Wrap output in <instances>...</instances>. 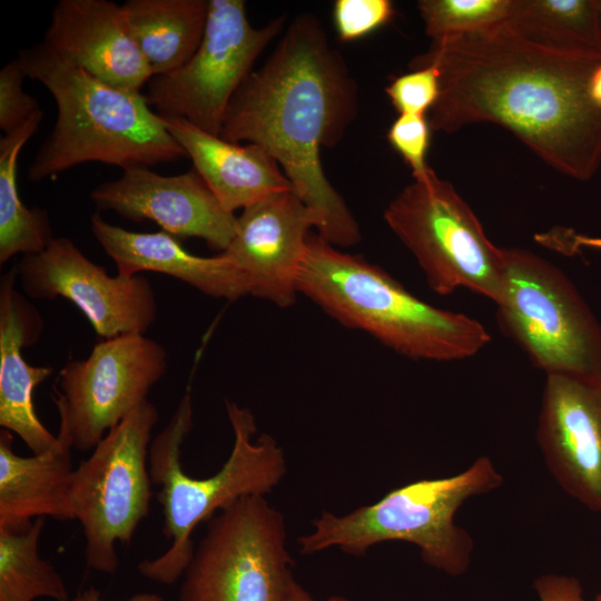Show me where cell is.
Instances as JSON below:
<instances>
[{"label": "cell", "instance_id": "3957f363", "mask_svg": "<svg viewBox=\"0 0 601 601\" xmlns=\"http://www.w3.org/2000/svg\"><path fill=\"white\" fill-rule=\"evenodd\" d=\"M18 58L27 78L42 83L57 106L55 126L29 166V180L55 178L90 161L124 170L187 157L140 91L110 86L42 42Z\"/></svg>", "mask_w": 601, "mask_h": 601}, {"label": "cell", "instance_id": "d6a6232c", "mask_svg": "<svg viewBox=\"0 0 601 601\" xmlns=\"http://www.w3.org/2000/svg\"><path fill=\"white\" fill-rule=\"evenodd\" d=\"M285 601H315L313 597L293 578L286 591ZM327 601H349L344 597L333 595Z\"/></svg>", "mask_w": 601, "mask_h": 601}, {"label": "cell", "instance_id": "2e32d148", "mask_svg": "<svg viewBox=\"0 0 601 601\" xmlns=\"http://www.w3.org/2000/svg\"><path fill=\"white\" fill-rule=\"evenodd\" d=\"M312 213L294 189L273 194L243 209L236 234L221 254L246 277L249 295L287 308L296 299Z\"/></svg>", "mask_w": 601, "mask_h": 601}, {"label": "cell", "instance_id": "4dcf8cb0", "mask_svg": "<svg viewBox=\"0 0 601 601\" xmlns=\"http://www.w3.org/2000/svg\"><path fill=\"white\" fill-rule=\"evenodd\" d=\"M540 601H585L578 579L562 574H544L534 580Z\"/></svg>", "mask_w": 601, "mask_h": 601}, {"label": "cell", "instance_id": "9a60e30c", "mask_svg": "<svg viewBox=\"0 0 601 601\" xmlns=\"http://www.w3.org/2000/svg\"><path fill=\"white\" fill-rule=\"evenodd\" d=\"M90 197L100 211L136 223L154 221L177 238H200L220 253L236 234L237 217L221 206L194 168L170 176L148 167L127 168L118 179L98 185Z\"/></svg>", "mask_w": 601, "mask_h": 601}, {"label": "cell", "instance_id": "44dd1931", "mask_svg": "<svg viewBox=\"0 0 601 601\" xmlns=\"http://www.w3.org/2000/svg\"><path fill=\"white\" fill-rule=\"evenodd\" d=\"M72 443L59 424L56 444L49 450L20 456L13 435L0 432V529L18 531L38 518L72 520L69 487L73 472Z\"/></svg>", "mask_w": 601, "mask_h": 601}, {"label": "cell", "instance_id": "484cf974", "mask_svg": "<svg viewBox=\"0 0 601 601\" xmlns=\"http://www.w3.org/2000/svg\"><path fill=\"white\" fill-rule=\"evenodd\" d=\"M513 0H421L417 8L433 40L484 29L509 19Z\"/></svg>", "mask_w": 601, "mask_h": 601}, {"label": "cell", "instance_id": "cb8c5ba5", "mask_svg": "<svg viewBox=\"0 0 601 601\" xmlns=\"http://www.w3.org/2000/svg\"><path fill=\"white\" fill-rule=\"evenodd\" d=\"M508 21L554 47L601 57L597 0H513Z\"/></svg>", "mask_w": 601, "mask_h": 601}, {"label": "cell", "instance_id": "f1b7e54d", "mask_svg": "<svg viewBox=\"0 0 601 601\" xmlns=\"http://www.w3.org/2000/svg\"><path fill=\"white\" fill-rule=\"evenodd\" d=\"M395 14L390 0H336L333 22L339 39L355 41L390 22Z\"/></svg>", "mask_w": 601, "mask_h": 601}, {"label": "cell", "instance_id": "6da1fadb", "mask_svg": "<svg viewBox=\"0 0 601 601\" xmlns=\"http://www.w3.org/2000/svg\"><path fill=\"white\" fill-rule=\"evenodd\" d=\"M599 63L601 57L554 47L505 20L433 40L410 68L440 73L431 129L499 125L559 173L585 181L601 166V108L589 91Z\"/></svg>", "mask_w": 601, "mask_h": 601}, {"label": "cell", "instance_id": "e0dca14e", "mask_svg": "<svg viewBox=\"0 0 601 601\" xmlns=\"http://www.w3.org/2000/svg\"><path fill=\"white\" fill-rule=\"evenodd\" d=\"M42 43L117 88L140 91L154 77L114 1H58Z\"/></svg>", "mask_w": 601, "mask_h": 601}, {"label": "cell", "instance_id": "4fadbf2b", "mask_svg": "<svg viewBox=\"0 0 601 601\" xmlns=\"http://www.w3.org/2000/svg\"><path fill=\"white\" fill-rule=\"evenodd\" d=\"M14 268L28 298L70 300L102 339L145 334L157 319L156 293L146 276H111L68 237L22 255Z\"/></svg>", "mask_w": 601, "mask_h": 601}, {"label": "cell", "instance_id": "ffe728a7", "mask_svg": "<svg viewBox=\"0 0 601 601\" xmlns=\"http://www.w3.org/2000/svg\"><path fill=\"white\" fill-rule=\"evenodd\" d=\"M221 206L234 214L259 200L294 189L275 158L255 144L239 145L183 119H164Z\"/></svg>", "mask_w": 601, "mask_h": 601}, {"label": "cell", "instance_id": "ba28073f", "mask_svg": "<svg viewBox=\"0 0 601 601\" xmlns=\"http://www.w3.org/2000/svg\"><path fill=\"white\" fill-rule=\"evenodd\" d=\"M158 417L157 407L145 401L112 427L72 472L70 511L82 528L85 560L92 571L114 573L119 564L116 544L129 545L149 514L148 453Z\"/></svg>", "mask_w": 601, "mask_h": 601}, {"label": "cell", "instance_id": "d6986e66", "mask_svg": "<svg viewBox=\"0 0 601 601\" xmlns=\"http://www.w3.org/2000/svg\"><path fill=\"white\" fill-rule=\"evenodd\" d=\"M90 230L115 262L119 275L132 277L142 272L165 274L207 296L227 300L249 295L246 277L221 253L213 257L198 256L164 230L131 231L106 221L99 213L91 216Z\"/></svg>", "mask_w": 601, "mask_h": 601}, {"label": "cell", "instance_id": "7402d4cb", "mask_svg": "<svg viewBox=\"0 0 601 601\" xmlns=\"http://www.w3.org/2000/svg\"><path fill=\"white\" fill-rule=\"evenodd\" d=\"M121 8L154 76L184 66L203 40L208 0H128Z\"/></svg>", "mask_w": 601, "mask_h": 601}, {"label": "cell", "instance_id": "4316f807", "mask_svg": "<svg viewBox=\"0 0 601 601\" xmlns=\"http://www.w3.org/2000/svg\"><path fill=\"white\" fill-rule=\"evenodd\" d=\"M440 73L425 66L391 80L385 92L398 115L426 116L440 97Z\"/></svg>", "mask_w": 601, "mask_h": 601}, {"label": "cell", "instance_id": "ac0fdd59", "mask_svg": "<svg viewBox=\"0 0 601 601\" xmlns=\"http://www.w3.org/2000/svg\"><path fill=\"white\" fill-rule=\"evenodd\" d=\"M17 282L16 268L0 278V426L18 435L32 454H39L57 442L33 404L36 387L52 374V367L30 365L22 355L24 347L40 338L43 321Z\"/></svg>", "mask_w": 601, "mask_h": 601}, {"label": "cell", "instance_id": "7a4b0ae2", "mask_svg": "<svg viewBox=\"0 0 601 601\" xmlns=\"http://www.w3.org/2000/svg\"><path fill=\"white\" fill-rule=\"evenodd\" d=\"M357 87L317 17L298 14L280 41L235 92L219 137L268 151L333 246L361 240L359 226L322 167L321 148L335 147L357 112Z\"/></svg>", "mask_w": 601, "mask_h": 601}, {"label": "cell", "instance_id": "603a6c76", "mask_svg": "<svg viewBox=\"0 0 601 601\" xmlns=\"http://www.w3.org/2000/svg\"><path fill=\"white\" fill-rule=\"evenodd\" d=\"M43 111L0 139V264L16 255L43 250L55 238L49 213L27 207L18 190V158L26 142L38 130Z\"/></svg>", "mask_w": 601, "mask_h": 601}, {"label": "cell", "instance_id": "5bb4252c", "mask_svg": "<svg viewBox=\"0 0 601 601\" xmlns=\"http://www.w3.org/2000/svg\"><path fill=\"white\" fill-rule=\"evenodd\" d=\"M536 440L561 489L601 513V377L548 374Z\"/></svg>", "mask_w": 601, "mask_h": 601}, {"label": "cell", "instance_id": "e575fe53", "mask_svg": "<svg viewBox=\"0 0 601 601\" xmlns=\"http://www.w3.org/2000/svg\"><path fill=\"white\" fill-rule=\"evenodd\" d=\"M597 4H598L599 19L601 23V0H597Z\"/></svg>", "mask_w": 601, "mask_h": 601}, {"label": "cell", "instance_id": "836d02e7", "mask_svg": "<svg viewBox=\"0 0 601 601\" xmlns=\"http://www.w3.org/2000/svg\"><path fill=\"white\" fill-rule=\"evenodd\" d=\"M589 91L591 99L601 108V63L597 66L591 75Z\"/></svg>", "mask_w": 601, "mask_h": 601}, {"label": "cell", "instance_id": "7c38bea8", "mask_svg": "<svg viewBox=\"0 0 601 601\" xmlns=\"http://www.w3.org/2000/svg\"><path fill=\"white\" fill-rule=\"evenodd\" d=\"M167 367L166 348L145 334L104 338L86 358L66 363L53 387V402L72 447L93 450L148 400Z\"/></svg>", "mask_w": 601, "mask_h": 601}, {"label": "cell", "instance_id": "277c9868", "mask_svg": "<svg viewBox=\"0 0 601 601\" xmlns=\"http://www.w3.org/2000/svg\"><path fill=\"white\" fill-rule=\"evenodd\" d=\"M296 288L345 327L412 359H465L491 339L475 318L427 304L381 267L318 234L308 235Z\"/></svg>", "mask_w": 601, "mask_h": 601}, {"label": "cell", "instance_id": "f546056e", "mask_svg": "<svg viewBox=\"0 0 601 601\" xmlns=\"http://www.w3.org/2000/svg\"><path fill=\"white\" fill-rule=\"evenodd\" d=\"M26 78L18 57L0 70V128L4 135L21 127L41 110L37 99L23 90Z\"/></svg>", "mask_w": 601, "mask_h": 601}, {"label": "cell", "instance_id": "1f68e13d", "mask_svg": "<svg viewBox=\"0 0 601 601\" xmlns=\"http://www.w3.org/2000/svg\"><path fill=\"white\" fill-rule=\"evenodd\" d=\"M71 601H104L101 598L100 592L93 588L90 587L82 592H80L78 595H76ZM125 601H162V599L156 594V593H137L132 597L128 598Z\"/></svg>", "mask_w": 601, "mask_h": 601}, {"label": "cell", "instance_id": "8992f818", "mask_svg": "<svg viewBox=\"0 0 601 601\" xmlns=\"http://www.w3.org/2000/svg\"><path fill=\"white\" fill-rule=\"evenodd\" d=\"M502 483L493 462L481 456L463 472L412 482L351 513L324 511L313 521V531L298 538L299 551L308 555L337 546L361 556L377 543L404 541L418 546L430 566L459 577L470 566L474 543L471 534L455 524V513L470 497L496 490Z\"/></svg>", "mask_w": 601, "mask_h": 601}, {"label": "cell", "instance_id": "d590c367", "mask_svg": "<svg viewBox=\"0 0 601 601\" xmlns=\"http://www.w3.org/2000/svg\"><path fill=\"white\" fill-rule=\"evenodd\" d=\"M594 601H601V594H599V595L594 599Z\"/></svg>", "mask_w": 601, "mask_h": 601}, {"label": "cell", "instance_id": "52a82bcc", "mask_svg": "<svg viewBox=\"0 0 601 601\" xmlns=\"http://www.w3.org/2000/svg\"><path fill=\"white\" fill-rule=\"evenodd\" d=\"M496 322L548 374L601 377V323L570 278L522 248H502Z\"/></svg>", "mask_w": 601, "mask_h": 601}, {"label": "cell", "instance_id": "9c48e42d", "mask_svg": "<svg viewBox=\"0 0 601 601\" xmlns=\"http://www.w3.org/2000/svg\"><path fill=\"white\" fill-rule=\"evenodd\" d=\"M384 219L434 293L445 296L464 287L495 303L503 280L502 248L486 237L452 184L435 173L414 180L390 201Z\"/></svg>", "mask_w": 601, "mask_h": 601}, {"label": "cell", "instance_id": "5b68a950", "mask_svg": "<svg viewBox=\"0 0 601 601\" xmlns=\"http://www.w3.org/2000/svg\"><path fill=\"white\" fill-rule=\"evenodd\" d=\"M234 433L229 457L208 477L189 476L181 465L183 445L194 423L190 390L181 397L168 424L150 442L148 466L151 483L162 509V534L170 546L138 565L139 573L154 582L170 585L184 575L194 555L191 535L196 526L237 500L270 492L286 473L282 447L268 434L256 440V420L252 411L225 401Z\"/></svg>", "mask_w": 601, "mask_h": 601}, {"label": "cell", "instance_id": "8fae6325", "mask_svg": "<svg viewBox=\"0 0 601 601\" xmlns=\"http://www.w3.org/2000/svg\"><path fill=\"white\" fill-rule=\"evenodd\" d=\"M284 27V16L253 27L243 0H208L198 49L177 70L149 80L148 104L164 119H183L219 136L235 92Z\"/></svg>", "mask_w": 601, "mask_h": 601}, {"label": "cell", "instance_id": "d4e9b609", "mask_svg": "<svg viewBox=\"0 0 601 601\" xmlns=\"http://www.w3.org/2000/svg\"><path fill=\"white\" fill-rule=\"evenodd\" d=\"M43 525L45 518H38L22 530L0 529V601H69L62 577L40 556Z\"/></svg>", "mask_w": 601, "mask_h": 601}, {"label": "cell", "instance_id": "30bf717a", "mask_svg": "<svg viewBox=\"0 0 601 601\" xmlns=\"http://www.w3.org/2000/svg\"><path fill=\"white\" fill-rule=\"evenodd\" d=\"M292 563L283 514L265 495L244 496L208 520L179 601H285Z\"/></svg>", "mask_w": 601, "mask_h": 601}, {"label": "cell", "instance_id": "83f0119b", "mask_svg": "<svg viewBox=\"0 0 601 601\" xmlns=\"http://www.w3.org/2000/svg\"><path fill=\"white\" fill-rule=\"evenodd\" d=\"M430 134L428 118L422 115H398L387 131L390 145L410 167L414 180H425L434 174L426 161Z\"/></svg>", "mask_w": 601, "mask_h": 601}]
</instances>
